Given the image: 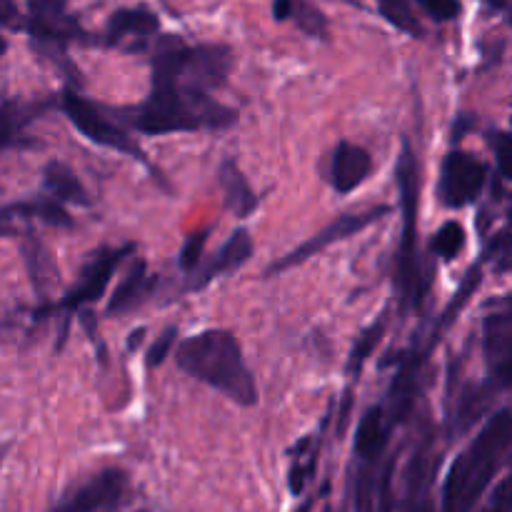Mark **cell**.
Here are the masks:
<instances>
[{"label":"cell","instance_id":"cell-25","mask_svg":"<svg viewBox=\"0 0 512 512\" xmlns=\"http://www.w3.org/2000/svg\"><path fill=\"white\" fill-rule=\"evenodd\" d=\"M175 335H178V330L168 328L163 335H158V340H153V345L148 348V358H145L148 368H160L173 355Z\"/></svg>","mask_w":512,"mask_h":512},{"label":"cell","instance_id":"cell-10","mask_svg":"<svg viewBox=\"0 0 512 512\" xmlns=\"http://www.w3.org/2000/svg\"><path fill=\"white\" fill-rule=\"evenodd\" d=\"M373 170V155L350 140H340L330 155V185L335 193L348 195L358 190Z\"/></svg>","mask_w":512,"mask_h":512},{"label":"cell","instance_id":"cell-6","mask_svg":"<svg viewBox=\"0 0 512 512\" xmlns=\"http://www.w3.org/2000/svg\"><path fill=\"white\" fill-rule=\"evenodd\" d=\"M388 213H390L388 205H378V208L363 210V213H343L338 220H333L328 228L320 230L318 235H313V238L305 240L303 245H298L295 250H290L288 255H283L280 260H275V263L268 268V275H280V273H285V270L295 268V265L305 263V260H310L313 255H318L320 250H325L328 245L340 243V240L350 238V235H358L360 230L370 228V225L378 223V220H383Z\"/></svg>","mask_w":512,"mask_h":512},{"label":"cell","instance_id":"cell-9","mask_svg":"<svg viewBox=\"0 0 512 512\" xmlns=\"http://www.w3.org/2000/svg\"><path fill=\"white\" fill-rule=\"evenodd\" d=\"M128 253L130 248L103 250V253H98L95 258H90V263L85 265L83 273H80L78 285L65 295L60 308H80V305L98 300L100 295L105 293L108 283L113 280V273L118 270V265L123 263V258Z\"/></svg>","mask_w":512,"mask_h":512},{"label":"cell","instance_id":"cell-21","mask_svg":"<svg viewBox=\"0 0 512 512\" xmlns=\"http://www.w3.org/2000/svg\"><path fill=\"white\" fill-rule=\"evenodd\" d=\"M378 8L380 13H383V18L388 20V23H393L398 30H403V33L415 35V38L423 33V28H420L418 18H415L408 0H378Z\"/></svg>","mask_w":512,"mask_h":512},{"label":"cell","instance_id":"cell-19","mask_svg":"<svg viewBox=\"0 0 512 512\" xmlns=\"http://www.w3.org/2000/svg\"><path fill=\"white\" fill-rule=\"evenodd\" d=\"M388 423H385V415L380 405L370 408L368 413L363 415V420L358 423V430H355V453L363 460H375L380 453H383L385 443H388Z\"/></svg>","mask_w":512,"mask_h":512},{"label":"cell","instance_id":"cell-20","mask_svg":"<svg viewBox=\"0 0 512 512\" xmlns=\"http://www.w3.org/2000/svg\"><path fill=\"white\" fill-rule=\"evenodd\" d=\"M430 248H433V253L438 255L440 260L450 263V260H455L460 253H463L465 228L460 223H455V220H450V223H445L443 228L433 235V240H430Z\"/></svg>","mask_w":512,"mask_h":512},{"label":"cell","instance_id":"cell-14","mask_svg":"<svg viewBox=\"0 0 512 512\" xmlns=\"http://www.w3.org/2000/svg\"><path fill=\"white\" fill-rule=\"evenodd\" d=\"M220 188L225 195V208L235 215V218H248L255 208H258V195H255L253 185L248 183L243 170L233 163V160H223L218 170Z\"/></svg>","mask_w":512,"mask_h":512},{"label":"cell","instance_id":"cell-2","mask_svg":"<svg viewBox=\"0 0 512 512\" xmlns=\"http://www.w3.org/2000/svg\"><path fill=\"white\" fill-rule=\"evenodd\" d=\"M173 355L183 373L228 395L233 403L243 408H253L258 403L255 375L245 363L238 338L230 330H203L183 340Z\"/></svg>","mask_w":512,"mask_h":512},{"label":"cell","instance_id":"cell-32","mask_svg":"<svg viewBox=\"0 0 512 512\" xmlns=\"http://www.w3.org/2000/svg\"><path fill=\"white\" fill-rule=\"evenodd\" d=\"M3 53H5V38L0 35V60H3Z\"/></svg>","mask_w":512,"mask_h":512},{"label":"cell","instance_id":"cell-1","mask_svg":"<svg viewBox=\"0 0 512 512\" xmlns=\"http://www.w3.org/2000/svg\"><path fill=\"white\" fill-rule=\"evenodd\" d=\"M238 113L218 103L208 90L190 88L173 75L153 73V90L148 100L135 110L133 125L140 133L168 135L193 130L230 128Z\"/></svg>","mask_w":512,"mask_h":512},{"label":"cell","instance_id":"cell-26","mask_svg":"<svg viewBox=\"0 0 512 512\" xmlns=\"http://www.w3.org/2000/svg\"><path fill=\"white\" fill-rule=\"evenodd\" d=\"M205 243H208V230H200V233L190 235V238L185 240L183 250H180V268L188 270V273L198 268Z\"/></svg>","mask_w":512,"mask_h":512},{"label":"cell","instance_id":"cell-7","mask_svg":"<svg viewBox=\"0 0 512 512\" xmlns=\"http://www.w3.org/2000/svg\"><path fill=\"white\" fill-rule=\"evenodd\" d=\"M63 113L70 123L75 125L83 138H88L90 143L100 145V148L118 150V153L133 155V158H143L140 148L135 145V140L125 133L123 128L113 123V120L105 118L93 103L83 100L80 95H65L63 98Z\"/></svg>","mask_w":512,"mask_h":512},{"label":"cell","instance_id":"cell-11","mask_svg":"<svg viewBox=\"0 0 512 512\" xmlns=\"http://www.w3.org/2000/svg\"><path fill=\"white\" fill-rule=\"evenodd\" d=\"M483 348L488 363L493 365V378L500 388L510 385L512 373V313L500 310L485 318L483 325Z\"/></svg>","mask_w":512,"mask_h":512},{"label":"cell","instance_id":"cell-17","mask_svg":"<svg viewBox=\"0 0 512 512\" xmlns=\"http://www.w3.org/2000/svg\"><path fill=\"white\" fill-rule=\"evenodd\" d=\"M158 28V15L145 8H120L108 20V35L113 43H123V40H148L158 33Z\"/></svg>","mask_w":512,"mask_h":512},{"label":"cell","instance_id":"cell-31","mask_svg":"<svg viewBox=\"0 0 512 512\" xmlns=\"http://www.w3.org/2000/svg\"><path fill=\"white\" fill-rule=\"evenodd\" d=\"M490 3H493L495 8H505V5H508V0H490Z\"/></svg>","mask_w":512,"mask_h":512},{"label":"cell","instance_id":"cell-30","mask_svg":"<svg viewBox=\"0 0 512 512\" xmlns=\"http://www.w3.org/2000/svg\"><path fill=\"white\" fill-rule=\"evenodd\" d=\"M310 510H313V500H308V503H303L295 512H310Z\"/></svg>","mask_w":512,"mask_h":512},{"label":"cell","instance_id":"cell-12","mask_svg":"<svg viewBox=\"0 0 512 512\" xmlns=\"http://www.w3.org/2000/svg\"><path fill=\"white\" fill-rule=\"evenodd\" d=\"M253 248H255L253 235H250L245 228H238L233 235H230L228 243L213 255V260H210L198 275H195L190 288L200 290L208 283H213L215 278H220V275H230L235 273V270H240L245 263H248L250 255H253Z\"/></svg>","mask_w":512,"mask_h":512},{"label":"cell","instance_id":"cell-8","mask_svg":"<svg viewBox=\"0 0 512 512\" xmlns=\"http://www.w3.org/2000/svg\"><path fill=\"white\" fill-rule=\"evenodd\" d=\"M485 183H488V165L473 153L453 150L445 158L443 173H440V200L448 208H465L480 198Z\"/></svg>","mask_w":512,"mask_h":512},{"label":"cell","instance_id":"cell-4","mask_svg":"<svg viewBox=\"0 0 512 512\" xmlns=\"http://www.w3.org/2000/svg\"><path fill=\"white\" fill-rule=\"evenodd\" d=\"M398 183L403 193V243H400L398 283L408 298H423V283L418 270V168L410 148L405 145L398 163Z\"/></svg>","mask_w":512,"mask_h":512},{"label":"cell","instance_id":"cell-22","mask_svg":"<svg viewBox=\"0 0 512 512\" xmlns=\"http://www.w3.org/2000/svg\"><path fill=\"white\" fill-rule=\"evenodd\" d=\"M383 333H385V320H378V323L370 325V328L360 335V340L355 343L353 353H350V373H355V375L360 373V368H363L365 360H368L370 355H373V350L378 348Z\"/></svg>","mask_w":512,"mask_h":512},{"label":"cell","instance_id":"cell-18","mask_svg":"<svg viewBox=\"0 0 512 512\" xmlns=\"http://www.w3.org/2000/svg\"><path fill=\"white\" fill-rule=\"evenodd\" d=\"M43 185L53 200H63V203H73V205H90L85 185L80 183L75 170L68 168L65 163H60V160H53V163L45 165Z\"/></svg>","mask_w":512,"mask_h":512},{"label":"cell","instance_id":"cell-5","mask_svg":"<svg viewBox=\"0 0 512 512\" xmlns=\"http://www.w3.org/2000/svg\"><path fill=\"white\" fill-rule=\"evenodd\" d=\"M128 495V475L118 468H108L70 488L48 512H120L128 503Z\"/></svg>","mask_w":512,"mask_h":512},{"label":"cell","instance_id":"cell-15","mask_svg":"<svg viewBox=\"0 0 512 512\" xmlns=\"http://www.w3.org/2000/svg\"><path fill=\"white\" fill-rule=\"evenodd\" d=\"M155 290V278L148 273L143 260H135L133 268L128 270L123 283L113 290V298L108 303L110 315H123L128 310L138 308L143 300L150 298V293Z\"/></svg>","mask_w":512,"mask_h":512},{"label":"cell","instance_id":"cell-24","mask_svg":"<svg viewBox=\"0 0 512 512\" xmlns=\"http://www.w3.org/2000/svg\"><path fill=\"white\" fill-rule=\"evenodd\" d=\"M488 398L490 395L485 388H473L468 395H465L463 403H460V408H458V430L460 433L473 428L475 420H478L480 415L485 413V408H488Z\"/></svg>","mask_w":512,"mask_h":512},{"label":"cell","instance_id":"cell-29","mask_svg":"<svg viewBox=\"0 0 512 512\" xmlns=\"http://www.w3.org/2000/svg\"><path fill=\"white\" fill-rule=\"evenodd\" d=\"M495 155H498V170L503 178H510L508 175V158H510V135L500 133L498 140H495Z\"/></svg>","mask_w":512,"mask_h":512},{"label":"cell","instance_id":"cell-28","mask_svg":"<svg viewBox=\"0 0 512 512\" xmlns=\"http://www.w3.org/2000/svg\"><path fill=\"white\" fill-rule=\"evenodd\" d=\"M483 512H510V483L508 480H503V483L495 488L493 498H490V503L485 505Z\"/></svg>","mask_w":512,"mask_h":512},{"label":"cell","instance_id":"cell-27","mask_svg":"<svg viewBox=\"0 0 512 512\" xmlns=\"http://www.w3.org/2000/svg\"><path fill=\"white\" fill-rule=\"evenodd\" d=\"M418 5L438 23H448L460 15V0H418Z\"/></svg>","mask_w":512,"mask_h":512},{"label":"cell","instance_id":"cell-3","mask_svg":"<svg viewBox=\"0 0 512 512\" xmlns=\"http://www.w3.org/2000/svg\"><path fill=\"white\" fill-rule=\"evenodd\" d=\"M510 443L512 415L503 408L475 435L470 448L453 460L443 485L440 512H473L478 508L480 498L488 493L493 478L508 460Z\"/></svg>","mask_w":512,"mask_h":512},{"label":"cell","instance_id":"cell-23","mask_svg":"<svg viewBox=\"0 0 512 512\" xmlns=\"http://www.w3.org/2000/svg\"><path fill=\"white\" fill-rule=\"evenodd\" d=\"M28 120L30 113L28 110H20V105H8V108L0 110V148L18 143L20 133H23V125Z\"/></svg>","mask_w":512,"mask_h":512},{"label":"cell","instance_id":"cell-16","mask_svg":"<svg viewBox=\"0 0 512 512\" xmlns=\"http://www.w3.org/2000/svg\"><path fill=\"white\" fill-rule=\"evenodd\" d=\"M273 18L278 23L293 20L305 35L318 40H328L330 25L323 10L313 5L310 0H273Z\"/></svg>","mask_w":512,"mask_h":512},{"label":"cell","instance_id":"cell-33","mask_svg":"<svg viewBox=\"0 0 512 512\" xmlns=\"http://www.w3.org/2000/svg\"><path fill=\"white\" fill-rule=\"evenodd\" d=\"M0 458H3V453H0Z\"/></svg>","mask_w":512,"mask_h":512},{"label":"cell","instance_id":"cell-13","mask_svg":"<svg viewBox=\"0 0 512 512\" xmlns=\"http://www.w3.org/2000/svg\"><path fill=\"white\" fill-rule=\"evenodd\" d=\"M433 478L435 463L430 465L428 448H420L408 465L403 512H433V500H430V483H433Z\"/></svg>","mask_w":512,"mask_h":512}]
</instances>
